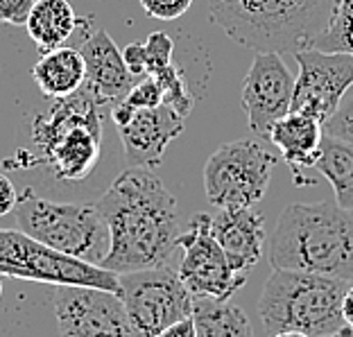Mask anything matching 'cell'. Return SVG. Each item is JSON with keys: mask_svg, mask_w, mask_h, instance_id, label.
<instances>
[{"mask_svg": "<svg viewBox=\"0 0 353 337\" xmlns=\"http://www.w3.org/2000/svg\"><path fill=\"white\" fill-rule=\"evenodd\" d=\"M34 0H0V23L5 25H26Z\"/></svg>", "mask_w": 353, "mask_h": 337, "instance_id": "4316f807", "label": "cell"}, {"mask_svg": "<svg viewBox=\"0 0 353 337\" xmlns=\"http://www.w3.org/2000/svg\"><path fill=\"white\" fill-rule=\"evenodd\" d=\"M0 299H3V276H0Z\"/></svg>", "mask_w": 353, "mask_h": 337, "instance_id": "836d02e7", "label": "cell"}, {"mask_svg": "<svg viewBox=\"0 0 353 337\" xmlns=\"http://www.w3.org/2000/svg\"><path fill=\"white\" fill-rule=\"evenodd\" d=\"M342 319L353 331V285H349L347 292L342 296Z\"/></svg>", "mask_w": 353, "mask_h": 337, "instance_id": "4dcf8cb0", "label": "cell"}, {"mask_svg": "<svg viewBox=\"0 0 353 337\" xmlns=\"http://www.w3.org/2000/svg\"><path fill=\"white\" fill-rule=\"evenodd\" d=\"M211 234L227 254L231 269L247 278L259 265L265 247V218L250 208H224L211 215Z\"/></svg>", "mask_w": 353, "mask_h": 337, "instance_id": "2e32d148", "label": "cell"}, {"mask_svg": "<svg viewBox=\"0 0 353 337\" xmlns=\"http://www.w3.org/2000/svg\"><path fill=\"white\" fill-rule=\"evenodd\" d=\"M157 82V86L161 88V98L165 107H170L174 114H179L181 118H186L192 111V104H195V98H192L190 88L186 84V77H183L181 68L170 63L168 68L159 70V73L150 75Z\"/></svg>", "mask_w": 353, "mask_h": 337, "instance_id": "7402d4cb", "label": "cell"}, {"mask_svg": "<svg viewBox=\"0 0 353 337\" xmlns=\"http://www.w3.org/2000/svg\"><path fill=\"white\" fill-rule=\"evenodd\" d=\"M123 59L125 66L130 68V73L136 77H145V68H148V57H145V43L134 41L127 43L123 48Z\"/></svg>", "mask_w": 353, "mask_h": 337, "instance_id": "83f0119b", "label": "cell"}, {"mask_svg": "<svg viewBox=\"0 0 353 337\" xmlns=\"http://www.w3.org/2000/svg\"><path fill=\"white\" fill-rule=\"evenodd\" d=\"M272 337H308V335H303V333H294V331H285V333H276V335H272Z\"/></svg>", "mask_w": 353, "mask_h": 337, "instance_id": "d6a6232c", "label": "cell"}, {"mask_svg": "<svg viewBox=\"0 0 353 337\" xmlns=\"http://www.w3.org/2000/svg\"><path fill=\"white\" fill-rule=\"evenodd\" d=\"M32 79L48 100L73 95L86 79V66L79 48L59 45L54 50L41 52L39 61L32 66Z\"/></svg>", "mask_w": 353, "mask_h": 337, "instance_id": "ac0fdd59", "label": "cell"}, {"mask_svg": "<svg viewBox=\"0 0 353 337\" xmlns=\"http://www.w3.org/2000/svg\"><path fill=\"white\" fill-rule=\"evenodd\" d=\"M315 170L333 186L335 204L353 211V145L324 134Z\"/></svg>", "mask_w": 353, "mask_h": 337, "instance_id": "44dd1931", "label": "cell"}, {"mask_svg": "<svg viewBox=\"0 0 353 337\" xmlns=\"http://www.w3.org/2000/svg\"><path fill=\"white\" fill-rule=\"evenodd\" d=\"M294 75L279 52H256L243 82V111L256 139H268L270 130L290 114Z\"/></svg>", "mask_w": 353, "mask_h": 337, "instance_id": "4fadbf2b", "label": "cell"}, {"mask_svg": "<svg viewBox=\"0 0 353 337\" xmlns=\"http://www.w3.org/2000/svg\"><path fill=\"white\" fill-rule=\"evenodd\" d=\"M192 324L195 337H256L245 310L229 301L195 299Z\"/></svg>", "mask_w": 353, "mask_h": 337, "instance_id": "ffe728a7", "label": "cell"}, {"mask_svg": "<svg viewBox=\"0 0 353 337\" xmlns=\"http://www.w3.org/2000/svg\"><path fill=\"white\" fill-rule=\"evenodd\" d=\"M326 337H353V331L347 326V328H342V331H338V333H333V335H326Z\"/></svg>", "mask_w": 353, "mask_h": 337, "instance_id": "1f68e13d", "label": "cell"}, {"mask_svg": "<svg viewBox=\"0 0 353 337\" xmlns=\"http://www.w3.org/2000/svg\"><path fill=\"white\" fill-rule=\"evenodd\" d=\"M26 28L39 50L48 52L68 41L77 28V14L68 0H34Z\"/></svg>", "mask_w": 353, "mask_h": 337, "instance_id": "d6986e66", "label": "cell"}, {"mask_svg": "<svg viewBox=\"0 0 353 337\" xmlns=\"http://www.w3.org/2000/svg\"><path fill=\"white\" fill-rule=\"evenodd\" d=\"M276 159L259 141L240 139L224 143L204 165L206 199L215 208H250L270 188Z\"/></svg>", "mask_w": 353, "mask_h": 337, "instance_id": "ba28073f", "label": "cell"}, {"mask_svg": "<svg viewBox=\"0 0 353 337\" xmlns=\"http://www.w3.org/2000/svg\"><path fill=\"white\" fill-rule=\"evenodd\" d=\"M154 337H195V324H192V317L183 319V322L174 324L170 328H165L163 333H159Z\"/></svg>", "mask_w": 353, "mask_h": 337, "instance_id": "f546056e", "label": "cell"}, {"mask_svg": "<svg viewBox=\"0 0 353 337\" xmlns=\"http://www.w3.org/2000/svg\"><path fill=\"white\" fill-rule=\"evenodd\" d=\"M16 199H19V192H16L14 183L10 181V176L0 172V218H5L7 213L14 211Z\"/></svg>", "mask_w": 353, "mask_h": 337, "instance_id": "f1b7e54d", "label": "cell"}, {"mask_svg": "<svg viewBox=\"0 0 353 337\" xmlns=\"http://www.w3.org/2000/svg\"><path fill=\"white\" fill-rule=\"evenodd\" d=\"M123 100L127 104H132L134 109H152V107H159V104H163L161 88L157 86V82L150 75L139 77V82L132 86V91L127 93Z\"/></svg>", "mask_w": 353, "mask_h": 337, "instance_id": "d4e9b609", "label": "cell"}, {"mask_svg": "<svg viewBox=\"0 0 353 337\" xmlns=\"http://www.w3.org/2000/svg\"><path fill=\"white\" fill-rule=\"evenodd\" d=\"M86 66L84 86L91 91L104 109H111L132 91V86L139 82V77L130 73L125 66L123 50L109 37L107 30L91 32L82 48H79Z\"/></svg>", "mask_w": 353, "mask_h": 337, "instance_id": "9a60e30c", "label": "cell"}, {"mask_svg": "<svg viewBox=\"0 0 353 337\" xmlns=\"http://www.w3.org/2000/svg\"><path fill=\"white\" fill-rule=\"evenodd\" d=\"M294 59L299 63V75L294 77L290 111L324 125L353 86V54L308 48L294 52Z\"/></svg>", "mask_w": 353, "mask_h": 337, "instance_id": "8fae6325", "label": "cell"}, {"mask_svg": "<svg viewBox=\"0 0 353 337\" xmlns=\"http://www.w3.org/2000/svg\"><path fill=\"white\" fill-rule=\"evenodd\" d=\"M176 247L183 252L176 276L195 299L229 301L247 283L231 269L227 254L213 238L208 213H195L188 229L176 238Z\"/></svg>", "mask_w": 353, "mask_h": 337, "instance_id": "30bf717a", "label": "cell"}, {"mask_svg": "<svg viewBox=\"0 0 353 337\" xmlns=\"http://www.w3.org/2000/svg\"><path fill=\"white\" fill-rule=\"evenodd\" d=\"M118 280L127 319L139 337H154L192 317L195 296L168 265L125 272L118 274Z\"/></svg>", "mask_w": 353, "mask_h": 337, "instance_id": "9c48e42d", "label": "cell"}, {"mask_svg": "<svg viewBox=\"0 0 353 337\" xmlns=\"http://www.w3.org/2000/svg\"><path fill=\"white\" fill-rule=\"evenodd\" d=\"M322 123L303 114H292V111L270 130L268 141L281 152L285 165L294 174L296 186H303V170L315 167L319 147H322Z\"/></svg>", "mask_w": 353, "mask_h": 337, "instance_id": "e0dca14e", "label": "cell"}, {"mask_svg": "<svg viewBox=\"0 0 353 337\" xmlns=\"http://www.w3.org/2000/svg\"><path fill=\"white\" fill-rule=\"evenodd\" d=\"M349 280L306 274V272L274 269L265 280L259 317L265 331H285L308 337H326L347 328L342 319V296Z\"/></svg>", "mask_w": 353, "mask_h": 337, "instance_id": "5b68a950", "label": "cell"}, {"mask_svg": "<svg viewBox=\"0 0 353 337\" xmlns=\"http://www.w3.org/2000/svg\"><path fill=\"white\" fill-rule=\"evenodd\" d=\"M322 130L326 136H333V139L353 145V93L344 95L338 111L322 125Z\"/></svg>", "mask_w": 353, "mask_h": 337, "instance_id": "cb8c5ba5", "label": "cell"}, {"mask_svg": "<svg viewBox=\"0 0 353 337\" xmlns=\"http://www.w3.org/2000/svg\"><path fill=\"white\" fill-rule=\"evenodd\" d=\"M274 269L353 278V211L335 202L290 204L279 215L270 238Z\"/></svg>", "mask_w": 353, "mask_h": 337, "instance_id": "3957f363", "label": "cell"}, {"mask_svg": "<svg viewBox=\"0 0 353 337\" xmlns=\"http://www.w3.org/2000/svg\"><path fill=\"white\" fill-rule=\"evenodd\" d=\"M102 104L82 84L68 98L52 100L43 114L32 120V147L63 183L82 181L95 170L102 156Z\"/></svg>", "mask_w": 353, "mask_h": 337, "instance_id": "277c9868", "label": "cell"}, {"mask_svg": "<svg viewBox=\"0 0 353 337\" xmlns=\"http://www.w3.org/2000/svg\"><path fill=\"white\" fill-rule=\"evenodd\" d=\"M16 224L26 236L88 265H102L109 254V227L95 204H68L39 197L26 188L14 206Z\"/></svg>", "mask_w": 353, "mask_h": 337, "instance_id": "8992f818", "label": "cell"}, {"mask_svg": "<svg viewBox=\"0 0 353 337\" xmlns=\"http://www.w3.org/2000/svg\"><path fill=\"white\" fill-rule=\"evenodd\" d=\"M172 52H174V41L165 32H152L145 41V57H148V68L145 75H154L159 70L168 68L172 61Z\"/></svg>", "mask_w": 353, "mask_h": 337, "instance_id": "603a6c76", "label": "cell"}, {"mask_svg": "<svg viewBox=\"0 0 353 337\" xmlns=\"http://www.w3.org/2000/svg\"><path fill=\"white\" fill-rule=\"evenodd\" d=\"M120 143H123L127 163L134 167H157L163 161V152L181 136L183 118L170 107L159 104L152 109H134L120 100L109 109Z\"/></svg>", "mask_w": 353, "mask_h": 337, "instance_id": "5bb4252c", "label": "cell"}, {"mask_svg": "<svg viewBox=\"0 0 353 337\" xmlns=\"http://www.w3.org/2000/svg\"><path fill=\"white\" fill-rule=\"evenodd\" d=\"M342 0H208V14L224 34L256 52L315 48L338 16Z\"/></svg>", "mask_w": 353, "mask_h": 337, "instance_id": "7a4b0ae2", "label": "cell"}, {"mask_svg": "<svg viewBox=\"0 0 353 337\" xmlns=\"http://www.w3.org/2000/svg\"><path fill=\"white\" fill-rule=\"evenodd\" d=\"M0 276L46 285H84L120 294L118 274L50 249L23 231L0 229Z\"/></svg>", "mask_w": 353, "mask_h": 337, "instance_id": "52a82bcc", "label": "cell"}, {"mask_svg": "<svg viewBox=\"0 0 353 337\" xmlns=\"http://www.w3.org/2000/svg\"><path fill=\"white\" fill-rule=\"evenodd\" d=\"M95 208L109 227V254L100 267L114 274L163 267L179 238V206L150 167L120 172Z\"/></svg>", "mask_w": 353, "mask_h": 337, "instance_id": "6da1fadb", "label": "cell"}, {"mask_svg": "<svg viewBox=\"0 0 353 337\" xmlns=\"http://www.w3.org/2000/svg\"><path fill=\"white\" fill-rule=\"evenodd\" d=\"M52 310L61 337H139L116 292L52 285Z\"/></svg>", "mask_w": 353, "mask_h": 337, "instance_id": "7c38bea8", "label": "cell"}, {"mask_svg": "<svg viewBox=\"0 0 353 337\" xmlns=\"http://www.w3.org/2000/svg\"><path fill=\"white\" fill-rule=\"evenodd\" d=\"M143 12L157 21H176L190 10L192 0H139Z\"/></svg>", "mask_w": 353, "mask_h": 337, "instance_id": "484cf974", "label": "cell"}]
</instances>
